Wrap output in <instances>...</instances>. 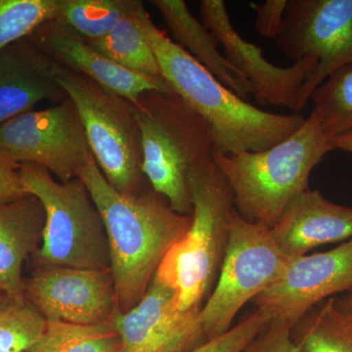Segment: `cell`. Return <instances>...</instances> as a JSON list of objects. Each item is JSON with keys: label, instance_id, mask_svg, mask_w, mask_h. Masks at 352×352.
<instances>
[{"label": "cell", "instance_id": "obj_1", "mask_svg": "<svg viewBox=\"0 0 352 352\" xmlns=\"http://www.w3.org/2000/svg\"><path fill=\"white\" fill-rule=\"evenodd\" d=\"M78 177L103 219L118 310L129 311L144 296L170 248L188 231L192 215L175 212L152 188L133 194L113 188L94 156Z\"/></svg>", "mask_w": 352, "mask_h": 352}, {"label": "cell", "instance_id": "obj_2", "mask_svg": "<svg viewBox=\"0 0 352 352\" xmlns=\"http://www.w3.org/2000/svg\"><path fill=\"white\" fill-rule=\"evenodd\" d=\"M138 16L164 80L210 124L215 155L267 149L289 138L305 122L302 113L268 112L241 98L160 30L142 1Z\"/></svg>", "mask_w": 352, "mask_h": 352}, {"label": "cell", "instance_id": "obj_3", "mask_svg": "<svg viewBox=\"0 0 352 352\" xmlns=\"http://www.w3.org/2000/svg\"><path fill=\"white\" fill-rule=\"evenodd\" d=\"M332 151L312 109L302 126L278 144L258 152L215 155L214 162L232 191L236 212L272 228L292 199L309 188L312 170Z\"/></svg>", "mask_w": 352, "mask_h": 352}, {"label": "cell", "instance_id": "obj_4", "mask_svg": "<svg viewBox=\"0 0 352 352\" xmlns=\"http://www.w3.org/2000/svg\"><path fill=\"white\" fill-rule=\"evenodd\" d=\"M142 136V171L175 212H193L190 173L215 156L207 120L175 94L145 92L131 103Z\"/></svg>", "mask_w": 352, "mask_h": 352}, {"label": "cell", "instance_id": "obj_5", "mask_svg": "<svg viewBox=\"0 0 352 352\" xmlns=\"http://www.w3.org/2000/svg\"><path fill=\"white\" fill-rule=\"evenodd\" d=\"M192 222L164 256L156 276L175 292L180 309L201 308L210 296L228 244L235 206L214 159L190 173Z\"/></svg>", "mask_w": 352, "mask_h": 352}, {"label": "cell", "instance_id": "obj_6", "mask_svg": "<svg viewBox=\"0 0 352 352\" xmlns=\"http://www.w3.org/2000/svg\"><path fill=\"white\" fill-rule=\"evenodd\" d=\"M20 175L28 193L41 201L45 212L43 238L34 254L38 267L111 270L103 219L82 180L59 182L31 163L20 164Z\"/></svg>", "mask_w": 352, "mask_h": 352}, {"label": "cell", "instance_id": "obj_7", "mask_svg": "<svg viewBox=\"0 0 352 352\" xmlns=\"http://www.w3.org/2000/svg\"><path fill=\"white\" fill-rule=\"evenodd\" d=\"M54 72L58 85L80 113L90 149L107 182L122 193L145 190L142 136L131 102L57 63Z\"/></svg>", "mask_w": 352, "mask_h": 352}, {"label": "cell", "instance_id": "obj_8", "mask_svg": "<svg viewBox=\"0 0 352 352\" xmlns=\"http://www.w3.org/2000/svg\"><path fill=\"white\" fill-rule=\"evenodd\" d=\"M289 261L273 239L270 227L248 221L235 210L219 277L200 310L208 340L230 330L241 308L274 284Z\"/></svg>", "mask_w": 352, "mask_h": 352}, {"label": "cell", "instance_id": "obj_9", "mask_svg": "<svg viewBox=\"0 0 352 352\" xmlns=\"http://www.w3.org/2000/svg\"><path fill=\"white\" fill-rule=\"evenodd\" d=\"M274 41L294 63L311 66L303 92L308 103L329 76L352 62V0H288Z\"/></svg>", "mask_w": 352, "mask_h": 352}, {"label": "cell", "instance_id": "obj_10", "mask_svg": "<svg viewBox=\"0 0 352 352\" xmlns=\"http://www.w3.org/2000/svg\"><path fill=\"white\" fill-rule=\"evenodd\" d=\"M0 151L18 164L43 166L61 182L78 177L94 156L80 113L69 97L0 124Z\"/></svg>", "mask_w": 352, "mask_h": 352}, {"label": "cell", "instance_id": "obj_11", "mask_svg": "<svg viewBox=\"0 0 352 352\" xmlns=\"http://www.w3.org/2000/svg\"><path fill=\"white\" fill-rule=\"evenodd\" d=\"M201 22L223 48V55L245 76L261 105L289 109L300 113L307 106L305 85L311 66L307 62L280 67L263 56V50L245 41L232 24L223 0H203Z\"/></svg>", "mask_w": 352, "mask_h": 352}, {"label": "cell", "instance_id": "obj_12", "mask_svg": "<svg viewBox=\"0 0 352 352\" xmlns=\"http://www.w3.org/2000/svg\"><path fill=\"white\" fill-rule=\"evenodd\" d=\"M352 287V239L331 251L289 258L281 277L254 300L270 321L294 325L305 314Z\"/></svg>", "mask_w": 352, "mask_h": 352}, {"label": "cell", "instance_id": "obj_13", "mask_svg": "<svg viewBox=\"0 0 352 352\" xmlns=\"http://www.w3.org/2000/svg\"><path fill=\"white\" fill-rule=\"evenodd\" d=\"M24 296L47 321L103 323L119 312L111 270L36 267Z\"/></svg>", "mask_w": 352, "mask_h": 352}, {"label": "cell", "instance_id": "obj_14", "mask_svg": "<svg viewBox=\"0 0 352 352\" xmlns=\"http://www.w3.org/2000/svg\"><path fill=\"white\" fill-rule=\"evenodd\" d=\"M201 308L182 310L175 292L154 277L144 296L113 324L122 340L120 352H189L208 342Z\"/></svg>", "mask_w": 352, "mask_h": 352}, {"label": "cell", "instance_id": "obj_15", "mask_svg": "<svg viewBox=\"0 0 352 352\" xmlns=\"http://www.w3.org/2000/svg\"><path fill=\"white\" fill-rule=\"evenodd\" d=\"M27 38L55 63L87 76L131 103L145 92L175 94L164 78L140 75L122 68L59 21L44 23Z\"/></svg>", "mask_w": 352, "mask_h": 352}, {"label": "cell", "instance_id": "obj_16", "mask_svg": "<svg viewBox=\"0 0 352 352\" xmlns=\"http://www.w3.org/2000/svg\"><path fill=\"white\" fill-rule=\"evenodd\" d=\"M271 234L289 258L305 256L319 245L352 239V208L308 188L292 199Z\"/></svg>", "mask_w": 352, "mask_h": 352}, {"label": "cell", "instance_id": "obj_17", "mask_svg": "<svg viewBox=\"0 0 352 352\" xmlns=\"http://www.w3.org/2000/svg\"><path fill=\"white\" fill-rule=\"evenodd\" d=\"M55 62L30 39L0 50V124L34 110L41 102L68 98L55 78Z\"/></svg>", "mask_w": 352, "mask_h": 352}, {"label": "cell", "instance_id": "obj_18", "mask_svg": "<svg viewBox=\"0 0 352 352\" xmlns=\"http://www.w3.org/2000/svg\"><path fill=\"white\" fill-rule=\"evenodd\" d=\"M44 224L43 204L34 196L0 204V289L4 294L24 296L23 267L38 251Z\"/></svg>", "mask_w": 352, "mask_h": 352}, {"label": "cell", "instance_id": "obj_19", "mask_svg": "<svg viewBox=\"0 0 352 352\" xmlns=\"http://www.w3.org/2000/svg\"><path fill=\"white\" fill-rule=\"evenodd\" d=\"M164 24L180 47L187 51L210 73L247 100L252 88L245 76L226 59L219 50V43L201 21L194 17L183 0H152Z\"/></svg>", "mask_w": 352, "mask_h": 352}, {"label": "cell", "instance_id": "obj_20", "mask_svg": "<svg viewBox=\"0 0 352 352\" xmlns=\"http://www.w3.org/2000/svg\"><path fill=\"white\" fill-rule=\"evenodd\" d=\"M291 336L300 352H352V322L336 307L335 296L310 309Z\"/></svg>", "mask_w": 352, "mask_h": 352}, {"label": "cell", "instance_id": "obj_21", "mask_svg": "<svg viewBox=\"0 0 352 352\" xmlns=\"http://www.w3.org/2000/svg\"><path fill=\"white\" fill-rule=\"evenodd\" d=\"M138 3L133 12L120 21L107 36L87 41L122 68L140 75L163 78L154 50L139 23Z\"/></svg>", "mask_w": 352, "mask_h": 352}, {"label": "cell", "instance_id": "obj_22", "mask_svg": "<svg viewBox=\"0 0 352 352\" xmlns=\"http://www.w3.org/2000/svg\"><path fill=\"white\" fill-rule=\"evenodd\" d=\"M122 340L113 321L76 324L46 320L41 339L25 352H120Z\"/></svg>", "mask_w": 352, "mask_h": 352}, {"label": "cell", "instance_id": "obj_23", "mask_svg": "<svg viewBox=\"0 0 352 352\" xmlns=\"http://www.w3.org/2000/svg\"><path fill=\"white\" fill-rule=\"evenodd\" d=\"M138 0H60L56 21L87 41L107 36L120 21L133 12Z\"/></svg>", "mask_w": 352, "mask_h": 352}, {"label": "cell", "instance_id": "obj_24", "mask_svg": "<svg viewBox=\"0 0 352 352\" xmlns=\"http://www.w3.org/2000/svg\"><path fill=\"white\" fill-rule=\"evenodd\" d=\"M310 100L330 140L352 132V62L329 76Z\"/></svg>", "mask_w": 352, "mask_h": 352}, {"label": "cell", "instance_id": "obj_25", "mask_svg": "<svg viewBox=\"0 0 352 352\" xmlns=\"http://www.w3.org/2000/svg\"><path fill=\"white\" fill-rule=\"evenodd\" d=\"M45 327V318L25 296L0 294V352L29 351Z\"/></svg>", "mask_w": 352, "mask_h": 352}, {"label": "cell", "instance_id": "obj_26", "mask_svg": "<svg viewBox=\"0 0 352 352\" xmlns=\"http://www.w3.org/2000/svg\"><path fill=\"white\" fill-rule=\"evenodd\" d=\"M60 0H0V50L55 20Z\"/></svg>", "mask_w": 352, "mask_h": 352}, {"label": "cell", "instance_id": "obj_27", "mask_svg": "<svg viewBox=\"0 0 352 352\" xmlns=\"http://www.w3.org/2000/svg\"><path fill=\"white\" fill-rule=\"evenodd\" d=\"M270 322L263 312L256 309L223 335L208 340L189 352H245Z\"/></svg>", "mask_w": 352, "mask_h": 352}, {"label": "cell", "instance_id": "obj_28", "mask_svg": "<svg viewBox=\"0 0 352 352\" xmlns=\"http://www.w3.org/2000/svg\"><path fill=\"white\" fill-rule=\"evenodd\" d=\"M291 326L270 321L245 352H300L291 336Z\"/></svg>", "mask_w": 352, "mask_h": 352}, {"label": "cell", "instance_id": "obj_29", "mask_svg": "<svg viewBox=\"0 0 352 352\" xmlns=\"http://www.w3.org/2000/svg\"><path fill=\"white\" fill-rule=\"evenodd\" d=\"M288 0H266L263 3H251L256 12L254 29L263 38L275 39L281 32Z\"/></svg>", "mask_w": 352, "mask_h": 352}, {"label": "cell", "instance_id": "obj_30", "mask_svg": "<svg viewBox=\"0 0 352 352\" xmlns=\"http://www.w3.org/2000/svg\"><path fill=\"white\" fill-rule=\"evenodd\" d=\"M30 196L20 175V164L0 151V204L11 203Z\"/></svg>", "mask_w": 352, "mask_h": 352}, {"label": "cell", "instance_id": "obj_31", "mask_svg": "<svg viewBox=\"0 0 352 352\" xmlns=\"http://www.w3.org/2000/svg\"><path fill=\"white\" fill-rule=\"evenodd\" d=\"M336 307L352 322V287L340 298H335Z\"/></svg>", "mask_w": 352, "mask_h": 352}, {"label": "cell", "instance_id": "obj_32", "mask_svg": "<svg viewBox=\"0 0 352 352\" xmlns=\"http://www.w3.org/2000/svg\"><path fill=\"white\" fill-rule=\"evenodd\" d=\"M331 144L333 150H340L352 154V132L346 135L340 136V138L331 140Z\"/></svg>", "mask_w": 352, "mask_h": 352}, {"label": "cell", "instance_id": "obj_33", "mask_svg": "<svg viewBox=\"0 0 352 352\" xmlns=\"http://www.w3.org/2000/svg\"><path fill=\"white\" fill-rule=\"evenodd\" d=\"M3 293V292L1 291V289H0V294Z\"/></svg>", "mask_w": 352, "mask_h": 352}]
</instances>
